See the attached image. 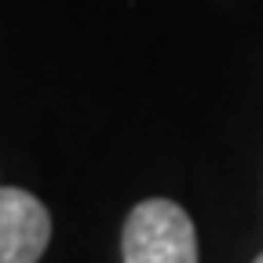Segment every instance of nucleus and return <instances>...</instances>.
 Masks as SVG:
<instances>
[{"instance_id": "obj_2", "label": "nucleus", "mask_w": 263, "mask_h": 263, "mask_svg": "<svg viewBox=\"0 0 263 263\" xmlns=\"http://www.w3.org/2000/svg\"><path fill=\"white\" fill-rule=\"evenodd\" d=\"M51 241V216L22 186H0V263H37Z\"/></svg>"}, {"instance_id": "obj_3", "label": "nucleus", "mask_w": 263, "mask_h": 263, "mask_svg": "<svg viewBox=\"0 0 263 263\" xmlns=\"http://www.w3.org/2000/svg\"><path fill=\"white\" fill-rule=\"evenodd\" d=\"M256 263H263V252H259V256H256Z\"/></svg>"}, {"instance_id": "obj_1", "label": "nucleus", "mask_w": 263, "mask_h": 263, "mask_svg": "<svg viewBox=\"0 0 263 263\" xmlns=\"http://www.w3.org/2000/svg\"><path fill=\"white\" fill-rule=\"evenodd\" d=\"M124 263H197V230L183 205L168 197L139 201L124 219Z\"/></svg>"}]
</instances>
